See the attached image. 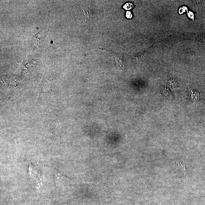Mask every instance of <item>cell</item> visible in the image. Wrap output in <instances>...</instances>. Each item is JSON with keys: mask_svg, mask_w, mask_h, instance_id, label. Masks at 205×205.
I'll use <instances>...</instances> for the list:
<instances>
[{"mask_svg": "<svg viewBox=\"0 0 205 205\" xmlns=\"http://www.w3.org/2000/svg\"><path fill=\"white\" fill-rule=\"evenodd\" d=\"M173 167L181 175H186L187 172L184 160L179 159L175 160L173 162Z\"/></svg>", "mask_w": 205, "mask_h": 205, "instance_id": "cell-1", "label": "cell"}, {"mask_svg": "<svg viewBox=\"0 0 205 205\" xmlns=\"http://www.w3.org/2000/svg\"><path fill=\"white\" fill-rule=\"evenodd\" d=\"M115 59L116 66L119 68H124L125 66L124 59L123 56L120 54L112 53Z\"/></svg>", "mask_w": 205, "mask_h": 205, "instance_id": "cell-2", "label": "cell"}, {"mask_svg": "<svg viewBox=\"0 0 205 205\" xmlns=\"http://www.w3.org/2000/svg\"><path fill=\"white\" fill-rule=\"evenodd\" d=\"M55 174L56 180L57 181L59 182H60L61 181L63 176H65L64 175L61 173V172L57 170V169L55 170Z\"/></svg>", "mask_w": 205, "mask_h": 205, "instance_id": "cell-3", "label": "cell"}, {"mask_svg": "<svg viewBox=\"0 0 205 205\" xmlns=\"http://www.w3.org/2000/svg\"><path fill=\"white\" fill-rule=\"evenodd\" d=\"M133 7V4L131 3H128L125 5L124 6V9H125V10H131Z\"/></svg>", "mask_w": 205, "mask_h": 205, "instance_id": "cell-4", "label": "cell"}, {"mask_svg": "<svg viewBox=\"0 0 205 205\" xmlns=\"http://www.w3.org/2000/svg\"><path fill=\"white\" fill-rule=\"evenodd\" d=\"M126 16L127 18L128 19H131L132 17V15L131 12L128 11L127 12Z\"/></svg>", "mask_w": 205, "mask_h": 205, "instance_id": "cell-5", "label": "cell"}]
</instances>
